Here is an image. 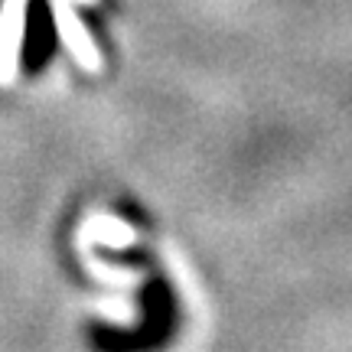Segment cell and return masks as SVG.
Masks as SVG:
<instances>
[{"label":"cell","mask_w":352,"mask_h":352,"mask_svg":"<svg viewBox=\"0 0 352 352\" xmlns=\"http://www.w3.org/2000/svg\"><path fill=\"white\" fill-rule=\"evenodd\" d=\"M140 307L144 316L134 329H114V327H98L91 329L95 336V349L98 352H151L157 346H164L166 336L173 333L176 323V307L170 297V287L164 280H147L140 290Z\"/></svg>","instance_id":"1"},{"label":"cell","mask_w":352,"mask_h":352,"mask_svg":"<svg viewBox=\"0 0 352 352\" xmlns=\"http://www.w3.org/2000/svg\"><path fill=\"white\" fill-rule=\"evenodd\" d=\"M26 3L30 0H3V10H0V78H7L16 69V56H20L26 30Z\"/></svg>","instance_id":"2"},{"label":"cell","mask_w":352,"mask_h":352,"mask_svg":"<svg viewBox=\"0 0 352 352\" xmlns=\"http://www.w3.org/2000/svg\"><path fill=\"white\" fill-rule=\"evenodd\" d=\"M52 20H56V30H59V36L69 43V50L76 52V59L88 69H95L98 65V56H95V46H91V39L88 33L82 30V23L76 20V13L69 7V0H52Z\"/></svg>","instance_id":"3"},{"label":"cell","mask_w":352,"mask_h":352,"mask_svg":"<svg viewBox=\"0 0 352 352\" xmlns=\"http://www.w3.org/2000/svg\"><path fill=\"white\" fill-rule=\"evenodd\" d=\"M82 3H91V0H82Z\"/></svg>","instance_id":"4"}]
</instances>
